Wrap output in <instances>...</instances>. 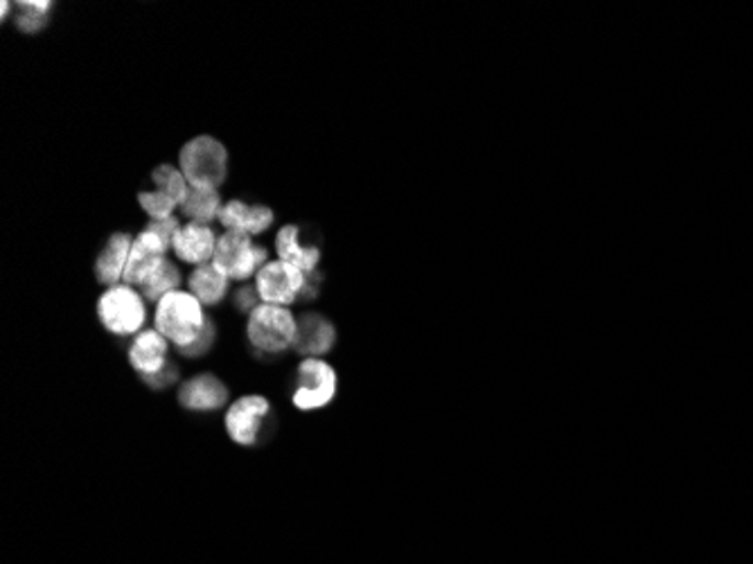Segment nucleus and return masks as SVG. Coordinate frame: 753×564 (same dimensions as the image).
<instances>
[{
  "instance_id": "nucleus-1",
  "label": "nucleus",
  "mask_w": 753,
  "mask_h": 564,
  "mask_svg": "<svg viewBox=\"0 0 753 564\" xmlns=\"http://www.w3.org/2000/svg\"><path fill=\"white\" fill-rule=\"evenodd\" d=\"M206 323L208 319L195 294L176 289L158 300L156 330L167 341L179 345V351L188 349V345H192L201 336Z\"/></svg>"
},
{
  "instance_id": "nucleus-2",
  "label": "nucleus",
  "mask_w": 753,
  "mask_h": 564,
  "mask_svg": "<svg viewBox=\"0 0 753 564\" xmlns=\"http://www.w3.org/2000/svg\"><path fill=\"white\" fill-rule=\"evenodd\" d=\"M179 165L190 186L217 190L229 177V152L212 136H197L184 145Z\"/></svg>"
},
{
  "instance_id": "nucleus-3",
  "label": "nucleus",
  "mask_w": 753,
  "mask_h": 564,
  "mask_svg": "<svg viewBox=\"0 0 753 564\" xmlns=\"http://www.w3.org/2000/svg\"><path fill=\"white\" fill-rule=\"evenodd\" d=\"M98 319L102 328L115 336L141 334L147 321L145 296L129 285L109 287L98 300Z\"/></svg>"
},
{
  "instance_id": "nucleus-4",
  "label": "nucleus",
  "mask_w": 753,
  "mask_h": 564,
  "mask_svg": "<svg viewBox=\"0 0 753 564\" xmlns=\"http://www.w3.org/2000/svg\"><path fill=\"white\" fill-rule=\"evenodd\" d=\"M246 336L259 353H283L296 343L298 323L287 308L262 302L248 314Z\"/></svg>"
},
{
  "instance_id": "nucleus-5",
  "label": "nucleus",
  "mask_w": 753,
  "mask_h": 564,
  "mask_svg": "<svg viewBox=\"0 0 753 564\" xmlns=\"http://www.w3.org/2000/svg\"><path fill=\"white\" fill-rule=\"evenodd\" d=\"M264 259H269V251L262 246H253L251 235L242 231H226L217 240L212 265L219 274L235 280L251 278L257 269H262Z\"/></svg>"
},
{
  "instance_id": "nucleus-6",
  "label": "nucleus",
  "mask_w": 753,
  "mask_h": 564,
  "mask_svg": "<svg viewBox=\"0 0 753 564\" xmlns=\"http://www.w3.org/2000/svg\"><path fill=\"white\" fill-rule=\"evenodd\" d=\"M339 388L336 371L321 357H304L296 373L294 405L300 411H317L328 407Z\"/></svg>"
},
{
  "instance_id": "nucleus-7",
  "label": "nucleus",
  "mask_w": 753,
  "mask_h": 564,
  "mask_svg": "<svg viewBox=\"0 0 753 564\" xmlns=\"http://www.w3.org/2000/svg\"><path fill=\"white\" fill-rule=\"evenodd\" d=\"M255 287L262 302L287 308L304 291L307 276L298 267L285 263V259H274V263H267L257 272Z\"/></svg>"
},
{
  "instance_id": "nucleus-8",
  "label": "nucleus",
  "mask_w": 753,
  "mask_h": 564,
  "mask_svg": "<svg viewBox=\"0 0 753 564\" xmlns=\"http://www.w3.org/2000/svg\"><path fill=\"white\" fill-rule=\"evenodd\" d=\"M272 416V402L262 396H244L226 411V433L233 443L251 447L262 439L264 424Z\"/></svg>"
},
{
  "instance_id": "nucleus-9",
  "label": "nucleus",
  "mask_w": 753,
  "mask_h": 564,
  "mask_svg": "<svg viewBox=\"0 0 753 564\" xmlns=\"http://www.w3.org/2000/svg\"><path fill=\"white\" fill-rule=\"evenodd\" d=\"M169 244H165L156 233L152 231H143L136 240L134 246H131L129 253V263L124 269V285H143L163 263H165V253H167Z\"/></svg>"
},
{
  "instance_id": "nucleus-10",
  "label": "nucleus",
  "mask_w": 753,
  "mask_h": 564,
  "mask_svg": "<svg viewBox=\"0 0 753 564\" xmlns=\"http://www.w3.org/2000/svg\"><path fill=\"white\" fill-rule=\"evenodd\" d=\"M179 402L195 413L217 411L229 402V388L214 375H197L181 386Z\"/></svg>"
},
{
  "instance_id": "nucleus-11",
  "label": "nucleus",
  "mask_w": 753,
  "mask_h": 564,
  "mask_svg": "<svg viewBox=\"0 0 753 564\" xmlns=\"http://www.w3.org/2000/svg\"><path fill=\"white\" fill-rule=\"evenodd\" d=\"M336 343V328L330 319L317 312H307L298 321V336L294 349L304 357H323Z\"/></svg>"
},
{
  "instance_id": "nucleus-12",
  "label": "nucleus",
  "mask_w": 753,
  "mask_h": 564,
  "mask_svg": "<svg viewBox=\"0 0 753 564\" xmlns=\"http://www.w3.org/2000/svg\"><path fill=\"white\" fill-rule=\"evenodd\" d=\"M167 339L158 330H143L131 343L129 362L143 379H147L167 368Z\"/></svg>"
},
{
  "instance_id": "nucleus-13",
  "label": "nucleus",
  "mask_w": 753,
  "mask_h": 564,
  "mask_svg": "<svg viewBox=\"0 0 753 564\" xmlns=\"http://www.w3.org/2000/svg\"><path fill=\"white\" fill-rule=\"evenodd\" d=\"M219 222L226 231L259 235L274 224V210L269 206H248L240 199H233L226 206H221Z\"/></svg>"
},
{
  "instance_id": "nucleus-14",
  "label": "nucleus",
  "mask_w": 753,
  "mask_h": 564,
  "mask_svg": "<svg viewBox=\"0 0 753 564\" xmlns=\"http://www.w3.org/2000/svg\"><path fill=\"white\" fill-rule=\"evenodd\" d=\"M171 248H174L176 257L184 259V263L201 267L208 263L210 257H214L217 237H214V231L210 226L190 222V224L181 226L179 233H176Z\"/></svg>"
},
{
  "instance_id": "nucleus-15",
  "label": "nucleus",
  "mask_w": 753,
  "mask_h": 564,
  "mask_svg": "<svg viewBox=\"0 0 753 564\" xmlns=\"http://www.w3.org/2000/svg\"><path fill=\"white\" fill-rule=\"evenodd\" d=\"M276 251H278L280 259L298 267L304 276L317 274V267L321 263V248L300 244V229L296 224H287L278 231Z\"/></svg>"
},
{
  "instance_id": "nucleus-16",
  "label": "nucleus",
  "mask_w": 753,
  "mask_h": 564,
  "mask_svg": "<svg viewBox=\"0 0 753 564\" xmlns=\"http://www.w3.org/2000/svg\"><path fill=\"white\" fill-rule=\"evenodd\" d=\"M131 246H134V240H131L129 233H113L107 240V244L102 246V251L98 255V263H96V276L102 285L115 287L118 280L124 278Z\"/></svg>"
},
{
  "instance_id": "nucleus-17",
  "label": "nucleus",
  "mask_w": 753,
  "mask_h": 564,
  "mask_svg": "<svg viewBox=\"0 0 753 564\" xmlns=\"http://www.w3.org/2000/svg\"><path fill=\"white\" fill-rule=\"evenodd\" d=\"M190 289L199 298L201 306H219L229 294V278L219 274L212 263L197 267L190 276Z\"/></svg>"
},
{
  "instance_id": "nucleus-18",
  "label": "nucleus",
  "mask_w": 753,
  "mask_h": 564,
  "mask_svg": "<svg viewBox=\"0 0 753 564\" xmlns=\"http://www.w3.org/2000/svg\"><path fill=\"white\" fill-rule=\"evenodd\" d=\"M184 214L188 217L190 222L197 224H210L214 217H219L221 210V197L214 188H197L190 186L188 188V197L181 203Z\"/></svg>"
},
{
  "instance_id": "nucleus-19",
  "label": "nucleus",
  "mask_w": 753,
  "mask_h": 564,
  "mask_svg": "<svg viewBox=\"0 0 753 564\" xmlns=\"http://www.w3.org/2000/svg\"><path fill=\"white\" fill-rule=\"evenodd\" d=\"M181 285V272L176 265H171L169 259H165V263L141 285L143 287V296L147 300H160L165 298L167 294L176 291V287Z\"/></svg>"
},
{
  "instance_id": "nucleus-20",
  "label": "nucleus",
  "mask_w": 753,
  "mask_h": 564,
  "mask_svg": "<svg viewBox=\"0 0 753 564\" xmlns=\"http://www.w3.org/2000/svg\"><path fill=\"white\" fill-rule=\"evenodd\" d=\"M152 181L158 188V192L167 195L169 199H174L176 203H184L188 197V184L181 169H176L174 165H160L152 172Z\"/></svg>"
},
{
  "instance_id": "nucleus-21",
  "label": "nucleus",
  "mask_w": 753,
  "mask_h": 564,
  "mask_svg": "<svg viewBox=\"0 0 753 564\" xmlns=\"http://www.w3.org/2000/svg\"><path fill=\"white\" fill-rule=\"evenodd\" d=\"M16 8H19L16 25L25 34L41 32L51 21V12H53L51 0H41V3H30V0H25V3H19Z\"/></svg>"
},
{
  "instance_id": "nucleus-22",
  "label": "nucleus",
  "mask_w": 753,
  "mask_h": 564,
  "mask_svg": "<svg viewBox=\"0 0 753 564\" xmlns=\"http://www.w3.org/2000/svg\"><path fill=\"white\" fill-rule=\"evenodd\" d=\"M139 203L143 206V210L152 217V220H167V217H171L174 208L179 206L174 199H169L167 195L163 192H141L139 195Z\"/></svg>"
},
{
  "instance_id": "nucleus-23",
  "label": "nucleus",
  "mask_w": 753,
  "mask_h": 564,
  "mask_svg": "<svg viewBox=\"0 0 753 564\" xmlns=\"http://www.w3.org/2000/svg\"><path fill=\"white\" fill-rule=\"evenodd\" d=\"M214 336H217V328H214L212 321H208L206 328H203V332H201V336H199L192 345H188V349H184L181 355H184V357H190V360H192V357H203V355L212 349Z\"/></svg>"
},
{
  "instance_id": "nucleus-24",
  "label": "nucleus",
  "mask_w": 753,
  "mask_h": 564,
  "mask_svg": "<svg viewBox=\"0 0 753 564\" xmlns=\"http://www.w3.org/2000/svg\"><path fill=\"white\" fill-rule=\"evenodd\" d=\"M147 231L156 233L165 244L171 246L176 233L181 231V224H179V220H176V217H167V220H152V222L147 224Z\"/></svg>"
},
{
  "instance_id": "nucleus-25",
  "label": "nucleus",
  "mask_w": 753,
  "mask_h": 564,
  "mask_svg": "<svg viewBox=\"0 0 753 564\" xmlns=\"http://www.w3.org/2000/svg\"><path fill=\"white\" fill-rule=\"evenodd\" d=\"M257 300H259V294H257V287H242L237 289L235 294V308L244 314L253 312L257 308Z\"/></svg>"
},
{
  "instance_id": "nucleus-26",
  "label": "nucleus",
  "mask_w": 753,
  "mask_h": 564,
  "mask_svg": "<svg viewBox=\"0 0 753 564\" xmlns=\"http://www.w3.org/2000/svg\"><path fill=\"white\" fill-rule=\"evenodd\" d=\"M176 379H179V371H176L174 364H167L165 371H160L158 375L147 377V379H143V381H145L147 386H152V388H167V386H171Z\"/></svg>"
},
{
  "instance_id": "nucleus-27",
  "label": "nucleus",
  "mask_w": 753,
  "mask_h": 564,
  "mask_svg": "<svg viewBox=\"0 0 753 564\" xmlns=\"http://www.w3.org/2000/svg\"><path fill=\"white\" fill-rule=\"evenodd\" d=\"M0 8H3V21H5V19H8V14H10V8H12V5H10V3H3V5H0Z\"/></svg>"
}]
</instances>
